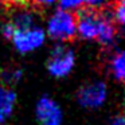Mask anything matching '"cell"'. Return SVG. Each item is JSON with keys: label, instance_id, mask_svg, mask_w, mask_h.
<instances>
[{"label": "cell", "instance_id": "1", "mask_svg": "<svg viewBox=\"0 0 125 125\" xmlns=\"http://www.w3.org/2000/svg\"><path fill=\"white\" fill-rule=\"evenodd\" d=\"M77 20V32L82 39L97 41L105 47L113 46L117 28L112 18L97 8H83L79 11Z\"/></svg>", "mask_w": 125, "mask_h": 125}, {"label": "cell", "instance_id": "2", "mask_svg": "<svg viewBox=\"0 0 125 125\" xmlns=\"http://www.w3.org/2000/svg\"><path fill=\"white\" fill-rule=\"evenodd\" d=\"M77 34V20L70 11L59 8L49 18L47 35L57 42L71 41Z\"/></svg>", "mask_w": 125, "mask_h": 125}, {"label": "cell", "instance_id": "3", "mask_svg": "<svg viewBox=\"0 0 125 125\" xmlns=\"http://www.w3.org/2000/svg\"><path fill=\"white\" fill-rule=\"evenodd\" d=\"M108 87L102 81H92L82 85L77 92V101L85 109H98L105 104Z\"/></svg>", "mask_w": 125, "mask_h": 125}, {"label": "cell", "instance_id": "4", "mask_svg": "<svg viewBox=\"0 0 125 125\" xmlns=\"http://www.w3.org/2000/svg\"><path fill=\"white\" fill-rule=\"evenodd\" d=\"M74 65H75V55L73 50L65 46H57L49 58L47 70L52 77L62 78L71 73Z\"/></svg>", "mask_w": 125, "mask_h": 125}, {"label": "cell", "instance_id": "5", "mask_svg": "<svg viewBox=\"0 0 125 125\" xmlns=\"http://www.w3.org/2000/svg\"><path fill=\"white\" fill-rule=\"evenodd\" d=\"M44 38H46L44 31L38 26H34L24 30H16L11 39L15 49L20 54H27L39 49L44 43Z\"/></svg>", "mask_w": 125, "mask_h": 125}, {"label": "cell", "instance_id": "6", "mask_svg": "<svg viewBox=\"0 0 125 125\" xmlns=\"http://www.w3.org/2000/svg\"><path fill=\"white\" fill-rule=\"evenodd\" d=\"M35 114L42 125H62L63 114L61 106L47 95L39 98L36 102Z\"/></svg>", "mask_w": 125, "mask_h": 125}, {"label": "cell", "instance_id": "7", "mask_svg": "<svg viewBox=\"0 0 125 125\" xmlns=\"http://www.w3.org/2000/svg\"><path fill=\"white\" fill-rule=\"evenodd\" d=\"M16 102V94L14 90L6 86H0V124L8 116H11Z\"/></svg>", "mask_w": 125, "mask_h": 125}, {"label": "cell", "instance_id": "8", "mask_svg": "<svg viewBox=\"0 0 125 125\" xmlns=\"http://www.w3.org/2000/svg\"><path fill=\"white\" fill-rule=\"evenodd\" d=\"M34 19H35V15L30 10H20L12 16L11 23L14 24L15 31L24 30V28L34 27Z\"/></svg>", "mask_w": 125, "mask_h": 125}, {"label": "cell", "instance_id": "9", "mask_svg": "<svg viewBox=\"0 0 125 125\" xmlns=\"http://www.w3.org/2000/svg\"><path fill=\"white\" fill-rule=\"evenodd\" d=\"M110 70L116 79L125 82V49L113 55L110 61Z\"/></svg>", "mask_w": 125, "mask_h": 125}, {"label": "cell", "instance_id": "10", "mask_svg": "<svg viewBox=\"0 0 125 125\" xmlns=\"http://www.w3.org/2000/svg\"><path fill=\"white\" fill-rule=\"evenodd\" d=\"M113 16L120 26L125 27V0H117L113 7Z\"/></svg>", "mask_w": 125, "mask_h": 125}, {"label": "cell", "instance_id": "11", "mask_svg": "<svg viewBox=\"0 0 125 125\" xmlns=\"http://www.w3.org/2000/svg\"><path fill=\"white\" fill-rule=\"evenodd\" d=\"M1 77H4V81L10 82V83H12V82H19L23 77V71L20 69H11L10 71H4Z\"/></svg>", "mask_w": 125, "mask_h": 125}, {"label": "cell", "instance_id": "12", "mask_svg": "<svg viewBox=\"0 0 125 125\" xmlns=\"http://www.w3.org/2000/svg\"><path fill=\"white\" fill-rule=\"evenodd\" d=\"M59 6L65 11H73V10H78L82 7L85 3V0H58Z\"/></svg>", "mask_w": 125, "mask_h": 125}, {"label": "cell", "instance_id": "13", "mask_svg": "<svg viewBox=\"0 0 125 125\" xmlns=\"http://www.w3.org/2000/svg\"><path fill=\"white\" fill-rule=\"evenodd\" d=\"M14 32H15V27L11 22H7L1 26V35H3L4 38L11 39L12 35H14Z\"/></svg>", "mask_w": 125, "mask_h": 125}, {"label": "cell", "instance_id": "14", "mask_svg": "<svg viewBox=\"0 0 125 125\" xmlns=\"http://www.w3.org/2000/svg\"><path fill=\"white\" fill-rule=\"evenodd\" d=\"M106 0H85V3L89 6V8H100Z\"/></svg>", "mask_w": 125, "mask_h": 125}, {"label": "cell", "instance_id": "15", "mask_svg": "<svg viewBox=\"0 0 125 125\" xmlns=\"http://www.w3.org/2000/svg\"><path fill=\"white\" fill-rule=\"evenodd\" d=\"M57 0H32V3L38 7H49L51 4H54Z\"/></svg>", "mask_w": 125, "mask_h": 125}, {"label": "cell", "instance_id": "16", "mask_svg": "<svg viewBox=\"0 0 125 125\" xmlns=\"http://www.w3.org/2000/svg\"><path fill=\"white\" fill-rule=\"evenodd\" d=\"M109 125H125V116H116Z\"/></svg>", "mask_w": 125, "mask_h": 125}, {"label": "cell", "instance_id": "17", "mask_svg": "<svg viewBox=\"0 0 125 125\" xmlns=\"http://www.w3.org/2000/svg\"><path fill=\"white\" fill-rule=\"evenodd\" d=\"M12 3L19 4V6H23L24 3H27V0H12Z\"/></svg>", "mask_w": 125, "mask_h": 125}]
</instances>
